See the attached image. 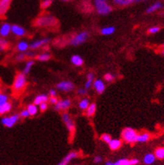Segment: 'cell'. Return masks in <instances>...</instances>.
Masks as SVG:
<instances>
[{
  "label": "cell",
  "mask_w": 164,
  "mask_h": 165,
  "mask_svg": "<svg viewBox=\"0 0 164 165\" xmlns=\"http://www.w3.org/2000/svg\"><path fill=\"white\" fill-rule=\"evenodd\" d=\"M27 86L26 76L23 73H18L14 77L13 83V91L14 92H22Z\"/></svg>",
  "instance_id": "obj_1"
},
{
  "label": "cell",
  "mask_w": 164,
  "mask_h": 165,
  "mask_svg": "<svg viewBox=\"0 0 164 165\" xmlns=\"http://www.w3.org/2000/svg\"><path fill=\"white\" fill-rule=\"evenodd\" d=\"M95 8L96 12L100 15L105 16L112 13V8L107 2V0H95Z\"/></svg>",
  "instance_id": "obj_2"
},
{
  "label": "cell",
  "mask_w": 164,
  "mask_h": 165,
  "mask_svg": "<svg viewBox=\"0 0 164 165\" xmlns=\"http://www.w3.org/2000/svg\"><path fill=\"white\" fill-rule=\"evenodd\" d=\"M57 23V20L52 15H43V16L39 17L35 22L34 25L37 27H53L55 26Z\"/></svg>",
  "instance_id": "obj_3"
},
{
  "label": "cell",
  "mask_w": 164,
  "mask_h": 165,
  "mask_svg": "<svg viewBox=\"0 0 164 165\" xmlns=\"http://www.w3.org/2000/svg\"><path fill=\"white\" fill-rule=\"evenodd\" d=\"M137 132L131 127H126L122 130V139L127 143H135L137 142Z\"/></svg>",
  "instance_id": "obj_4"
},
{
  "label": "cell",
  "mask_w": 164,
  "mask_h": 165,
  "mask_svg": "<svg viewBox=\"0 0 164 165\" xmlns=\"http://www.w3.org/2000/svg\"><path fill=\"white\" fill-rule=\"evenodd\" d=\"M89 38V33L87 31H81L80 33L76 34V35L70 39V45L72 46H78L82 44H84L88 40Z\"/></svg>",
  "instance_id": "obj_5"
},
{
  "label": "cell",
  "mask_w": 164,
  "mask_h": 165,
  "mask_svg": "<svg viewBox=\"0 0 164 165\" xmlns=\"http://www.w3.org/2000/svg\"><path fill=\"white\" fill-rule=\"evenodd\" d=\"M20 117L19 114H13V115L9 116V117H4L1 119V123L4 127L11 128L13 126L16 124L17 122L20 121Z\"/></svg>",
  "instance_id": "obj_6"
},
{
  "label": "cell",
  "mask_w": 164,
  "mask_h": 165,
  "mask_svg": "<svg viewBox=\"0 0 164 165\" xmlns=\"http://www.w3.org/2000/svg\"><path fill=\"white\" fill-rule=\"evenodd\" d=\"M61 117H62V121L64 122V123L66 124L67 130L69 131L70 134H73L74 132H76V125H75V122L71 118L70 115L67 112H65V113L62 114Z\"/></svg>",
  "instance_id": "obj_7"
},
{
  "label": "cell",
  "mask_w": 164,
  "mask_h": 165,
  "mask_svg": "<svg viewBox=\"0 0 164 165\" xmlns=\"http://www.w3.org/2000/svg\"><path fill=\"white\" fill-rule=\"evenodd\" d=\"M56 88L60 91L70 92V91H72L73 90L75 89V85H74V83L72 81H60L56 85Z\"/></svg>",
  "instance_id": "obj_8"
},
{
  "label": "cell",
  "mask_w": 164,
  "mask_h": 165,
  "mask_svg": "<svg viewBox=\"0 0 164 165\" xmlns=\"http://www.w3.org/2000/svg\"><path fill=\"white\" fill-rule=\"evenodd\" d=\"M138 163H139V160L137 159H122L116 161V162L107 161L105 163V165H137Z\"/></svg>",
  "instance_id": "obj_9"
},
{
  "label": "cell",
  "mask_w": 164,
  "mask_h": 165,
  "mask_svg": "<svg viewBox=\"0 0 164 165\" xmlns=\"http://www.w3.org/2000/svg\"><path fill=\"white\" fill-rule=\"evenodd\" d=\"M51 41V40L49 38H44V39H41V40H34L33 42H31L30 44V50H38L41 47H45L47 45H49V43Z\"/></svg>",
  "instance_id": "obj_10"
},
{
  "label": "cell",
  "mask_w": 164,
  "mask_h": 165,
  "mask_svg": "<svg viewBox=\"0 0 164 165\" xmlns=\"http://www.w3.org/2000/svg\"><path fill=\"white\" fill-rule=\"evenodd\" d=\"M71 106V101L70 99H63L58 101L55 105V110L56 111H66L69 109Z\"/></svg>",
  "instance_id": "obj_11"
},
{
  "label": "cell",
  "mask_w": 164,
  "mask_h": 165,
  "mask_svg": "<svg viewBox=\"0 0 164 165\" xmlns=\"http://www.w3.org/2000/svg\"><path fill=\"white\" fill-rule=\"evenodd\" d=\"M92 86L95 90L96 93L98 94H102L104 93L105 90V84L104 83V81L101 79H96L93 81V84H92Z\"/></svg>",
  "instance_id": "obj_12"
},
{
  "label": "cell",
  "mask_w": 164,
  "mask_h": 165,
  "mask_svg": "<svg viewBox=\"0 0 164 165\" xmlns=\"http://www.w3.org/2000/svg\"><path fill=\"white\" fill-rule=\"evenodd\" d=\"M11 33L17 37H23L26 34V30L20 25L13 24L11 25Z\"/></svg>",
  "instance_id": "obj_13"
},
{
  "label": "cell",
  "mask_w": 164,
  "mask_h": 165,
  "mask_svg": "<svg viewBox=\"0 0 164 165\" xmlns=\"http://www.w3.org/2000/svg\"><path fill=\"white\" fill-rule=\"evenodd\" d=\"M78 155L79 154H78L77 152H74V151L73 152H70L57 165H69L70 163L71 162L73 159H76L78 157Z\"/></svg>",
  "instance_id": "obj_14"
},
{
  "label": "cell",
  "mask_w": 164,
  "mask_h": 165,
  "mask_svg": "<svg viewBox=\"0 0 164 165\" xmlns=\"http://www.w3.org/2000/svg\"><path fill=\"white\" fill-rule=\"evenodd\" d=\"M12 0H0V16H4L9 11Z\"/></svg>",
  "instance_id": "obj_15"
},
{
  "label": "cell",
  "mask_w": 164,
  "mask_h": 165,
  "mask_svg": "<svg viewBox=\"0 0 164 165\" xmlns=\"http://www.w3.org/2000/svg\"><path fill=\"white\" fill-rule=\"evenodd\" d=\"M11 33V24L9 23H3L0 27V36L5 38Z\"/></svg>",
  "instance_id": "obj_16"
},
{
  "label": "cell",
  "mask_w": 164,
  "mask_h": 165,
  "mask_svg": "<svg viewBox=\"0 0 164 165\" xmlns=\"http://www.w3.org/2000/svg\"><path fill=\"white\" fill-rule=\"evenodd\" d=\"M49 101V97L45 94H40L34 98V104L36 105V106H39L41 103L47 102Z\"/></svg>",
  "instance_id": "obj_17"
},
{
  "label": "cell",
  "mask_w": 164,
  "mask_h": 165,
  "mask_svg": "<svg viewBox=\"0 0 164 165\" xmlns=\"http://www.w3.org/2000/svg\"><path fill=\"white\" fill-rule=\"evenodd\" d=\"M122 141L120 139H112L111 142L108 143V145L111 150L116 151V150H117L122 147Z\"/></svg>",
  "instance_id": "obj_18"
},
{
  "label": "cell",
  "mask_w": 164,
  "mask_h": 165,
  "mask_svg": "<svg viewBox=\"0 0 164 165\" xmlns=\"http://www.w3.org/2000/svg\"><path fill=\"white\" fill-rule=\"evenodd\" d=\"M30 49V44L26 42V41H20L18 45H17V50L20 52V53H23V52H26L27 50Z\"/></svg>",
  "instance_id": "obj_19"
},
{
  "label": "cell",
  "mask_w": 164,
  "mask_h": 165,
  "mask_svg": "<svg viewBox=\"0 0 164 165\" xmlns=\"http://www.w3.org/2000/svg\"><path fill=\"white\" fill-rule=\"evenodd\" d=\"M70 61L72 63L74 66H82L83 64H84V59L82 58L81 56H80L79 55H74V56H71V59H70Z\"/></svg>",
  "instance_id": "obj_20"
},
{
  "label": "cell",
  "mask_w": 164,
  "mask_h": 165,
  "mask_svg": "<svg viewBox=\"0 0 164 165\" xmlns=\"http://www.w3.org/2000/svg\"><path fill=\"white\" fill-rule=\"evenodd\" d=\"M12 110V104L9 102H7L6 103L0 106V115H5L9 113Z\"/></svg>",
  "instance_id": "obj_21"
},
{
  "label": "cell",
  "mask_w": 164,
  "mask_h": 165,
  "mask_svg": "<svg viewBox=\"0 0 164 165\" xmlns=\"http://www.w3.org/2000/svg\"><path fill=\"white\" fill-rule=\"evenodd\" d=\"M95 78V74L93 72H90L87 75V78H86V81H85V88L86 90H89L92 86V84H93V81H95L94 80Z\"/></svg>",
  "instance_id": "obj_22"
},
{
  "label": "cell",
  "mask_w": 164,
  "mask_h": 165,
  "mask_svg": "<svg viewBox=\"0 0 164 165\" xmlns=\"http://www.w3.org/2000/svg\"><path fill=\"white\" fill-rule=\"evenodd\" d=\"M116 28L114 26H107L104 27L101 30V34L102 35H105V36H107V35H112L113 34L115 33Z\"/></svg>",
  "instance_id": "obj_23"
},
{
  "label": "cell",
  "mask_w": 164,
  "mask_h": 165,
  "mask_svg": "<svg viewBox=\"0 0 164 165\" xmlns=\"http://www.w3.org/2000/svg\"><path fill=\"white\" fill-rule=\"evenodd\" d=\"M34 60L33 59H29V60L26 62V64H25V66L23 67V72L22 73H23L25 76H26V75H29L30 73V71H31V69H32V67L34 66Z\"/></svg>",
  "instance_id": "obj_24"
},
{
  "label": "cell",
  "mask_w": 164,
  "mask_h": 165,
  "mask_svg": "<svg viewBox=\"0 0 164 165\" xmlns=\"http://www.w3.org/2000/svg\"><path fill=\"white\" fill-rule=\"evenodd\" d=\"M162 8V4L160 2H156V3H154L153 4H152L150 7H148V9L146 10V13H154L155 11L160 9Z\"/></svg>",
  "instance_id": "obj_25"
},
{
  "label": "cell",
  "mask_w": 164,
  "mask_h": 165,
  "mask_svg": "<svg viewBox=\"0 0 164 165\" xmlns=\"http://www.w3.org/2000/svg\"><path fill=\"white\" fill-rule=\"evenodd\" d=\"M155 160H156V157L153 153H148L143 158V163L147 165L152 164L155 162Z\"/></svg>",
  "instance_id": "obj_26"
},
{
  "label": "cell",
  "mask_w": 164,
  "mask_h": 165,
  "mask_svg": "<svg viewBox=\"0 0 164 165\" xmlns=\"http://www.w3.org/2000/svg\"><path fill=\"white\" fill-rule=\"evenodd\" d=\"M85 111H86V116L89 117L94 116L95 112H96V104L95 103H91Z\"/></svg>",
  "instance_id": "obj_27"
},
{
  "label": "cell",
  "mask_w": 164,
  "mask_h": 165,
  "mask_svg": "<svg viewBox=\"0 0 164 165\" xmlns=\"http://www.w3.org/2000/svg\"><path fill=\"white\" fill-rule=\"evenodd\" d=\"M150 134L148 132H143L141 134H138L137 138V142H147L150 139Z\"/></svg>",
  "instance_id": "obj_28"
},
{
  "label": "cell",
  "mask_w": 164,
  "mask_h": 165,
  "mask_svg": "<svg viewBox=\"0 0 164 165\" xmlns=\"http://www.w3.org/2000/svg\"><path fill=\"white\" fill-rule=\"evenodd\" d=\"M112 1L114 4L121 7L128 6L131 3H134V0H112Z\"/></svg>",
  "instance_id": "obj_29"
},
{
  "label": "cell",
  "mask_w": 164,
  "mask_h": 165,
  "mask_svg": "<svg viewBox=\"0 0 164 165\" xmlns=\"http://www.w3.org/2000/svg\"><path fill=\"white\" fill-rule=\"evenodd\" d=\"M27 110H28V112L30 113V116H35L38 114V112H39V106H36V105H34V104H30L29 106H27Z\"/></svg>",
  "instance_id": "obj_30"
},
{
  "label": "cell",
  "mask_w": 164,
  "mask_h": 165,
  "mask_svg": "<svg viewBox=\"0 0 164 165\" xmlns=\"http://www.w3.org/2000/svg\"><path fill=\"white\" fill-rule=\"evenodd\" d=\"M90 105V100L88 98H82L79 102V108L82 111L87 109V107Z\"/></svg>",
  "instance_id": "obj_31"
},
{
  "label": "cell",
  "mask_w": 164,
  "mask_h": 165,
  "mask_svg": "<svg viewBox=\"0 0 164 165\" xmlns=\"http://www.w3.org/2000/svg\"><path fill=\"white\" fill-rule=\"evenodd\" d=\"M50 54L48 53V52H44V53L40 54L39 56H36V59L39 60V61H42V62H45V61H48L49 59H50Z\"/></svg>",
  "instance_id": "obj_32"
},
{
  "label": "cell",
  "mask_w": 164,
  "mask_h": 165,
  "mask_svg": "<svg viewBox=\"0 0 164 165\" xmlns=\"http://www.w3.org/2000/svg\"><path fill=\"white\" fill-rule=\"evenodd\" d=\"M154 155L156 159H164V148H158L156 149Z\"/></svg>",
  "instance_id": "obj_33"
},
{
  "label": "cell",
  "mask_w": 164,
  "mask_h": 165,
  "mask_svg": "<svg viewBox=\"0 0 164 165\" xmlns=\"http://www.w3.org/2000/svg\"><path fill=\"white\" fill-rule=\"evenodd\" d=\"M52 2L53 0H43L42 2H41V4H40L41 9H48V8L51 5Z\"/></svg>",
  "instance_id": "obj_34"
},
{
  "label": "cell",
  "mask_w": 164,
  "mask_h": 165,
  "mask_svg": "<svg viewBox=\"0 0 164 165\" xmlns=\"http://www.w3.org/2000/svg\"><path fill=\"white\" fill-rule=\"evenodd\" d=\"M115 75H113L112 73H106L104 76V79L107 82H112L114 81V79H115Z\"/></svg>",
  "instance_id": "obj_35"
},
{
  "label": "cell",
  "mask_w": 164,
  "mask_h": 165,
  "mask_svg": "<svg viewBox=\"0 0 164 165\" xmlns=\"http://www.w3.org/2000/svg\"><path fill=\"white\" fill-rule=\"evenodd\" d=\"M9 102V96L7 94L0 93V106H2L3 104Z\"/></svg>",
  "instance_id": "obj_36"
},
{
  "label": "cell",
  "mask_w": 164,
  "mask_h": 165,
  "mask_svg": "<svg viewBox=\"0 0 164 165\" xmlns=\"http://www.w3.org/2000/svg\"><path fill=\"white\" fill-rule=\"evenodd\" d=\"M8 45H9L8 41L4 39H1V40H0V51L6 50Z\"/></svg>",
  "instance_id": "obj_37"
},
{
  "label": "cell",
  "mask_w": 164,
  "mask_h": 165,
  "mask_svg": "<svg viewBox=\"0 0 164 165\" xmlns=\"http://www.w3.org/2000/svg\"><path fill=\"white\" fill-rule=\"evenodd\" d=\"M101 139H102L103 142H105V143H107V144H108L109 142H111V140H112V137H111V135L105 133V134H102V137H101Z\"/></svg>",
  "instance_id": "obj_38"
},
{
  "label": "cell",
  "mask_w": 164,
  "mask_h": 165,
  "mask_svg": "<svg viewBox=\"0 0 164 165\" xmlns=\"http://www.w3.org/2000/svg\"><path fill=\"white\" fill-rule=\"evenodd\" d=\"M160 31V28L158 26H154V27H152L150 28L149 30H148V33L151 34H155L158 33Z\"/></svg>",
  "instance_id": "obj_39"
},
{
  "label": "cell",
  "mask_w": 164,
  "mask_h": 165,
  "mask_svg": "<svg viewBox=\"0 0 164 165\" xmlns=\"http://www.w3.org/2000/svg\"><path fill=\"white\" fill-rule=\"evenodd\" d=\"M19 115H20V118H27V117H30V113H29V112H28V110L27 109L23 110Z\"/></svg>",
  "instance_id": "obj_40"
},
{
  "label": "cell",
  "mask_w": 164,
  "mask_h": 165,
  "mask_svg": "<svg viewBox=\"0 0 164 165\" xmlns=\"http://www.w3.org/2000/svg\"><path fill=\"white\" fill-rule=\"evenodd\" d=\"M27 57L26 56H25V53L24 52H23V53H20L18 56H16V58H15V59H16V61H23V60H24V59H26Z\"/></svg>",
  "instance_id": "obj_41"
},
{
  "label": "cell",
  "mask_w": 164,
  "mask_h": 165,
  "mask_svg": "<svg viewBox=\"0 0 164 165\" xmlns=\"http://www.w3.org/2000/svg\"><path fill=\"white\" fill-rule=\"evenodd\" d=\"M39 110H40V112H45L47 108H48V104L46 102L45 103H41L40 105H39Z\"/></svg>",
  "instance_id": "obj_42"
},
{
  "label": "cell",
  "mask_w": 164,
  "mask_h": 165,
  "mask_svg": "<svg viewBox=\"0 0 164 165\" xmlns=\"http://www.w3.org/2000/svg\"><path fill=\"white\" fill-rule=\"evenodd\" d=\"M87 91L88 90H86L85 88H80L77 91V94L79 95V96H85L86 94H87Z\"/></svg>",
  "instance_id": "obj_43"
},
{
  "label": "cell",
  "mask_w": 164,
  "mask_h": 165,
  "mask_svg": "<svg viewBox=\"0 0 164 165\" xmlns=\"http://www.w3.org/2000/svg\"><path fill=\"white\" fill-rule=\"evenodd\" d=\"M58 101H59V100L57 99V97H51V96H50V98L49 99V103L52 104V105H55L56 103L58 102Z\"/></svg>",
  "instance_id": "obj_44"
},
{
  "label": "cell",
  "mask_w": 164,
  "mask_h": 165,
  "mask_svg": "<svg viewBox=\"0 0 164 165\" xmlns=\"http://www.w3.org/2000/svg\"><path fill=\"white\" fill-rule=\"evenodd\" d=\"M93 161L95 163H100L102 162V158L101 156H95Z\"/></svg>",
  "instance_id": "obj_45"
},
{
  "label": "cell",
  "mask_w": 164,
  "mask_h": 165,
  "mask_svg": "<svg viewBox=\"0 0 164 165\" xmlns=\"http://www.w3.org/2000/svg\"><path fill=\"white\" fill-rule=\"evenodd\" d=\"M49 94L51 97H56V96H57V91H56V90L51 89L49 91Z\"/></svg>",
  "instance_id": "obj_46"
},
{
  "label": "cell",
  "mask_w": 164,
  "mask_h": 165,
  "mask_svg": "<svg viewBox=\"0 0 164 165\" xmlns=\"http://www.w3.org/2000/svg\"><path fill=\"white\" fill-rule=\"evenodd\" d=\"M142 1H146V0H134V3H140Z\"/></svg>",
  "instance_id": "obj_47"
},
{
  "label": "cell",
  "mask_w": 164,
  "mask_h": 165,
  "mask_svg": "<svg viewBox=\"0 0 164 165\" xmlns=\"http://www.w3.org/2000/svg\"><path fill=\"white\" fill-rule=\"evenodd\" d=\"M162 55L164 56V50H162Z\"/></svg>",
  "instance_id": "obj_48"
},
{
  "label": "cell",
  "mask_w": 164,
  "mask_h": 165,
  "mask_svg": "<svg viewBox=\"0 0 164 165\" xmlns=\"http://www.w3.org/2000/svg\"><path fill=\"white\" fill-rule=\"evenodd\" d=\"M62 1H65V2H66V1H69V0H62Z\"/></svg>",
  "instance_id": "obj_49"
},
{
  "label": "cell",
  "mask_w": 164,
  "mask_h": 165,
  "mask_svg": "<svg viewBox=\"0 0 164 165\" xmlns=\"http://www.w3.org/2000/svg\"><path fill=\"white\" fill-rule=\"evenodd\" d=\"M0 93H1V87H0Z\"/></svg>",
  "instance_id": "obj_50"
},
{
  "label": "cell",
  "mask_w": 164,
  "mask_h": 165,
  "mask_svg": "<svg viewBox=\"0 0 164 165\" xmlns=\"http://www.w3.org/2000/svg\"><path fill=\"white\" fill-rule=\"evenodd\" d=\"M73 165H79V164H73Z\"/></svg>",
  "instance_id": "obj_51"
},
{
  "label": "cell",
  "mask_w": 164,
  "mask_h": 165,
  "mask_svg": "<svg viewBox=\"0 0 164 165\" xmlns=\"http://www.w3.org/2000/svg\"><path fill=\"white\" fill-rule=\"evenodd\" d=\"M163 47H164V44H163Z\"/></svg>",
  "instance_id": "obj_52"
},
{
  "label": "cell",
  "mask_w": 164,
  "mask_h": 165,
  "mask_svg": "<svg viewBox=\"0 0 164 165\" xmlns=\"http://www.w3.org/2000/svg\"><path fill=\"white\" fill-rule=\"evenodd\" d=\"M0 40H1V39H0Z\"/></svg>",
  "instance_id": "obj_53"
}]
</instances>
